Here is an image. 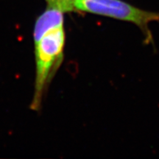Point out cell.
I'll use <instances>...</instances> for the list:
<instances>
[{"mask_svg":"<svg viewBox=\"0 0 159 159\" xmlns=\"http://www.w3.org/2000/svg\"><path fill=\"white\" fill-rule=\"evenodd\" d=\"M64 13L47 7L37 18L33 30L35 80L30 108L39 111L43 97L64 57Z\"/></svg>","mask_w":159,"mask_h":159,"instance_id":"6da1fadb","label":"cell"},{"mask_svg":"<svg viewBox=\"0 0 159 159\" xmlns=\"http://www.w3.org/2000/svg\"><path fill=\"white\" fill-rule=\"evenodd\" d=\"M76 11L134 24L142 30L148 43L152 41L149 25L159 21V12L144 11L122 0H78Z\"/></svg>","mask_w":159,"mask_h":159,"instance_id":"7a4b0ae2","label":"cell"},{"mask_svg":"<svg viewBox=\"0 0 159 159\" xmlns=\"http://www.w3.org/2000/svg\"><path fill=\"white\" fill-rule=\"evenodd\" d=\"M47 7L61 11L63 13L76 12V5L78 0H45Z\"/></svg>","mask_w":159,"mask_h":159,"instance_id":"3957f363","label":"cell"}]
</instances>
